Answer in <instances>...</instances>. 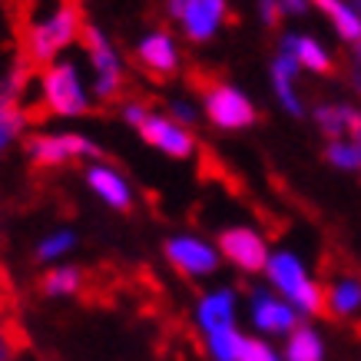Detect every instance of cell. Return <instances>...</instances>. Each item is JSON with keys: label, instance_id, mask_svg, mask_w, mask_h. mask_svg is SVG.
<instances>
[{"label": "cell", "instance_id": "1", "mask_svg": "<svg viewBox=\"0 0 361 361\" xmlns=\"http://www.w3.org/2000/svg\"><path fill=\"white\" fill-rule=\"evenodd\" d=\"M87 30L83 7L77 4H54L47 11L33 13L20 30V60L27 66L44 70L54 60H63L66 50L80 47Z\"/></svg>", "mask_w": 361, "mask_h": 361}, {"label": "cell", "instance_id": "2", "mask_svg": "<svg viewBox=\"0 0 361 361\" xmlns=\"http://www.w3.org/2000/svg\"><path fill=\"white\" fill-rule=\"evenodd\" d=\"M33 97H37L40 113L50 116V120L73 123L97 110L87 66L80 63L77 56H63V60H54L50 66L37 70V77H33Z\"/></svg>", "mask_w": 361, "mask_h": 361}, {"label": "cell", "instance_id": "3", "mask_svg": "<svg viewBox=\"0 0 361 361\" xmlns=\"http://www.w3.org/2000/svg\"><path fill=\"white\" fill-rule=\"evenodd\" d=\"M262 285H269L275 295L285 298L305 322L325 315V282L318 279L298 249H288V245L272 249L262 272Z\"/></svg>", "mask_w": 361, "mask_h": 361}, {"label": "cell", "instance_id": "4", "mask_svg": "<svg viewBox=\"0 0 361 361\" xmlns=\"http://www.w3.org/2000/svg\"><path fill=\"white\" fill-rule=\"evenodd\" d=\"M80 47H83V66H87L93 99L97 103L120 99L123 90H126V56L116 47V40L99 23L87 20V30H83Z\"/></svg>", "mask_w": 361, "mask_h": 361}, {"label": "cell", "instance_id": "5", "mask_svg": "<svg viewBox=\"0 0 361 361\" xmlns=\"http://www.w3.org/2000/svg\"><path fill=\"white\" fill-rule=\"evenodd\" d=\"M23 156L33 169H63L70 163L87 166L103 159V149L80 130H30L23 140Z\"/></svg>", "mask_w": 361, "mask_h": 361}, {"label": "cell", "instance_id": "6", "mask_svg": "<svg viewBox=\"0 0 361 361\" xmlns=\"http://www.w3.org/2000/svg\"><path fill=\"white\" fill-rule=\"evenodd\" d=\"M199 110H202V120L219 133H245L259 123L255 99L229 80H212L209 87H202Z\"/></svg>", "mask_w": 361, "mask_h": 361}, {"label": "cell", "instance_id": "7", "mask_svg": "<svg viewBox=\"0 0 361 361\" xmlns=\"http://www.w3.org/2000/svg\"><path fill=\"white\" fill-rule=\"evenodd\" d=\"M163 13L173 23L176 37H183L192 47L212 44L232 17L226 0H166Z\"/></svg>", "mask_w": 361, "mask_h": 361}, {"label": "cell", "instance_id": "8", "mask_svg": "<svg viewBox=\"0 0 361 361\" xmlns=\"http://www.w3.org/2000/svg\"><path fill=\"white\" fill-rule=\"evenodd\" d=\"M242 315H245L249 335H259V338L275 341V345H282L305 322L285 298L275 295L269 285H252L249 295L242 298Z\"/></svg>", "mask_w": 361, "mask_h": 361}, {"label": "cell", "instance_id": "9", "mask_svg": "<svg viewBox=\"0 0 361 361\" xmlns=\"http://www.w3.org/2000/svg\"><path fill=\"white\" fill-rule=\"evenodd\" d=\"M163 259L176 275H183L189 282H209L222 269V255L216 249V239H206V235L189 232V229L166 235Z\"/></svg>", "mask_w": 361, "mask_h": 361}, {"label": "cell", "instance_id": "10", "mask_svg": "<svg viewBox=\"0 0 361 361\" xmlns=\"http://www.w3.org/2000/svg\"><path fill=\"white\" fill-rule=\"evenodd\" d=\"M239 318H242V295L235 285L216 282L202 288L196 302H192V325H196L202 341L226 335V331H235Z\"/></svg>", "mask_w": 361, "mask_h": 361}, {"label": "cell", "instance_id": "11", "mask_svg": "<svg viewBox=\"0 0 361 361\" xmlns=\"http://www.w3.org/2000/svg\"><path fill=\"white\" fill-rule=\"evenodd\" d=\"M216 249H219L222 262L232 265L235 272L242 275H262L265 272V262L272 255V242L265 235L262 229L255 226H245V222H232L226 229H219L216 235Z\"/></svg>", "mask_w": 361, "mask_h": 361}, {"label": "cell", "instance_id": "12", "mask_svg": "<svg viewBox=\"0 0 361 361\" xmlns=\"http://www.w3.org/2000/svg\"><path fill=\"white\" fill-rule=\"evenodd\" d=\"M133 60L156 80H169L183 70V44L173 27H146L133 40Z\"/></svg>", "mask_w": 361, "mask_h": 361}, {"label": "cell", "instance_id": "13", "mask_svg": "<svg viewBox=\"0 0 361 361\" xmlns=\"http://www.w3.org/2000/svg\"><path fill=\"white\" fill-rule=\"evenodd\" d=\"M149 149H156L159 156L166 159H176V163H189V159H196L199 153V136L196 130H186V126H179L173 116H166V110H149V116L142 120V126L136 130Z\"/></svg>", "mask_w": 361, "mask_h": 361}, {"label": "cell", "instance_id": "14", "mask_svg": "<svg viewBox=\"0 0 361 361\" xmlns=\"http://www.w3.org/2000/svg\"><path fill=\"white\" fill-rule=\"evenodd\" d=\"M83 186L90 189V196L97 199L103 209L110 212H130L136 206V186L130 183V176L120 166H113L110 159H93L83 166Z\"/></svg>", "mask_w": 361, "mask_h": 361}, {"label": "cell", "instance_id": "15", "mask_svg": "<svg viewBox=\"0 0 361 361\" xmlns=\"http://www.w3.org/2000/svg\"><path fill=\"white\" fill-rule=\"evenodd\" d=\"M279 54H285L302 70V77H331L335 73V50L325 44V37L315 30H282L279 37Z\"/></svg>", "mask_w": 361, "mask_h": 361}, {"label": "cell", "instance_id": "16", "mask_svg": "<svg viewBox=\"0 0 361 361\" xmlns=\"http://www.w3.org/2000/svg\"><path fill=\"white\" fill-rule=\"evenodd\" d=\"M308 116H312L315 130L322 133L325 142H335V140L361 142V103L358 99H341V97L318 99L315 106H308Z\"/></svg>", "mask_w": 361, "mask_h": 361}, {"label": "cell", "instance_id": "17", "mask_svg": "<svg viewBox=\"0 0 361 361\" xmlns=\"http://www.w3.org/2000/svg\"><path fill=\"white\" fill-rule=\"evenodd\" d=\"M302 70H298L285 54L275 50L269 60V87H272V99L279 103V110L288 113L292 120H305L308 116V103L302 97Z\"/></svg>", "mask_w": 361, "mask_h": 361}, {"label": "cell", "instance_id": "18", "mask_svg": "<svg viewBox=\"0 0 361 361\" xmlns=\"http://www.w3.org/2000/svg\"><path fill=\"white\" fill-rule=\"evenodd\" d=\"M80 249V232L73 226H54L47 229L40 239L33 242V262L40 269H54V265L70 262V255Z\"/></svg>", "mask_w": 361, "mask_h": 361}, {"label": "cell", "instance_id": "19", "mask_svg": "<svg viewBox=\"0 0 361 361\" xmlns=\"http://www.w3.org/2000/svg\"><path fill=\"white\" fill-rule=\"evenodd\" d=\"M325 312L331 318H358L361 315V275L358 272H341L325 285Z\"/></svg>", "mask_w": 361, "mask_h": 361}, {"label": "cell", "instance_id": "20", "mask_svg": "<svg viewBox=\"0 0 361 361\" xmlns=\"http://www.w3.org/2000/svg\"><path fill=\"white\" fill-rule=\"evenodd\" d=\"M315 11L329 20L338 44L351 47V50L361 44V13L355 7V0H318Z\"/></svg>", "mask_w": 361, "mask_h": 361}, {"label": "cell", "instance_id": "21", "mask_svg": "<svg viewBox=\"0 0 361 361\" xmlns=\"http://www.w3.org/2000/svg\"><path fill=\"white\" fill-rule=\"evenodd\" d=\"M279 348L282 361H329V341L315 322H302Z\"/></svg>", "mask_w": 361, "mask_h": 361}, {"label": "cell", "instance_id": "22", "mask_svg": "<svg viewBox=\"0 0 361 361\" xmlns=\"http://www.w3.org/2000/svg\"><path fill=\"white\" fill-rule=\"evenodd\" d=\"M30 133V113H27V103H17V99H4L0 97V163L11 156L13 146H20Z\"/></svg>", "mask_w": 361, "mask_h": 361}, {"label": "cell", "instance_id": "23", "mask_svg": "<svg viewBox=\"0 0 361 361\" xmlns=\"http://www.w3.org/2000/svg\"><path fill=\"white\" fill-rule=\"evenodd\" d=\"M87 285V275L77 262H63L54 265V269H44L40 275V292L47 298H77Z\"/></svg>", "mask_w": 361, "mask_h": 361}, {"label": "cell", "instance_id": "24", "mask_svg": "<svg viewBox=\"0 0 361 361\" xmlns=\"http://www.w3.org/2000/svg\"><path fill=\"white\" fill-rule=\"evenodd\" d=\"M325 163L338 173H358L361 176V142L355 140H335V142H325Z\"/></svg>", "mask_w": 361, "mask_h": 361}, {"label": "cell", "instance_id": "25", "mask_svg": "<svg viewBox=\"0 0 361 361\" xmlns=\"http://www.w3.org/2000/svg\"><path fill=\"white\" fill-rule=\"evenodd\" d=\"M33 90V80H30V66L17 60L11 63L4 73H0V97L4 99H17V103H27V93Z\"/></svg>", "mask_w": 361, "mask_h": 361}, {"label": "cell", "instance_id": "26", "mask_svg": "<svg viewBox=\"0 0 361 361\" xmlns=\"http://www.w3.org/2000/svg\"><path fill=\"white\" fill-rule=\"evenodd\" d=\"M235 361H282V348L275 341H265L245 331L239 341V351H235Z\"/></svg>", "mask_w": 361, "mask_h": 361}, {"label": "cell", "instance_id": "27", "mask_svg": "<svg viewBox=\"0 0 361 361\" xmlns=\"http://www.w3.org/2000/svg\"><path fill=\"white\" fill-rule=\"evenodd\" d=\"M166 116H173L179 126L186 130H196V123L202 120V110H199V99L192 97H173L166 103Z\"/></svg>", "mask_w": 361, "mask_h": 361}, {"label": "cell", "instance_id": "28", "mask_svg": "<svg viewBox=\"0 0 361 361\" xmlns=\"http://www.w3.org/2000/svg\"><path fill=\"white\" fill-rule=\"evenodd\" d=\"M149 110H153V106H149L146 99H140V97H130V99H123L120 103V116H123V123H126L133 133L142 126V120L149 116Z\"/></svg>", "mask_w": 361, "mask_h": 361}, {"label": "cell", "instance_id": "29", "mask_svg": "<svg viewBox=\"0 0 361 361\" xmlns=\"http://www.w3.org/2000/svg\"><path fill=\"white\" fill-rule=\"evenodd\" d=\"M255 13H259V23L269 27V30H279L282 27V7H279V0H259L255 4Z\"/></svg>", "mask_w": 361, "mask_h": 361}, {"label": "cell", "instance_id": "30", "mask_svg": "<svg viewBox=\"0 0 361 361\" xmlns=\"http://www.w3.org/2000/svg\"><path fill=\"white\" fill-rule=\"evenodd\" d=\"M279 7H282V20H302L315 11L312 0H279Z\"/></svg>", "mask_w": 361, "mask_h": 361}, {"label": "cell", "instance_id": "31", "mask_svg": "<svg viewBox=\"0 0 361 361\" xmlns=\"http://www.w3.org/2000/svg\"><path fill=\"white\" fill-rule=\"evenodd\" d=\"M0 361H13V345H11V335H7L4 325H0Z\"/></svg>", "mask_w": 361, "mask_h": 361}, {"label": "cell", "instance_id": "32", "mask_svg": "<svg viewBox=\"0 0 361 361\" xmlns=\"http://www.w3.org/2000/svg\"><path fill=\"white\" fill-rule=\"evenodd\" d=\"M345 80H348V87L355 90V97H361V70L355 63L348 66V73H345Z\"/></svg>", "mask_w": 361, "mask_h": 361}, {"label": "cell", "instance_id": "33", "mask_svg": "<svg viewBox=\"0 0 361 361\" xmlns=\"http://www.w3.org/2000/svg\"><path fill=\"white\" fill-rule=\"evenodd\" d=\"M351 63H355V66H358V70H361V44L355 47V50H351Z\"/></svg>", "mask_w": 361, "mask_h": 361}, {"label": "cell", "instance_id": "34", "mask_svg": "<svg viewBox=\"0 0 361 361\" xmlns=\"http://www.w3.org/2000/svg\"><path fill=\"white\" fill-rule=\"evenodd\" d=\"M355 7H358V13H361V0H355Z\"/></svg>", "mask_w": 361, "mask_h": 361}]
</instances>
